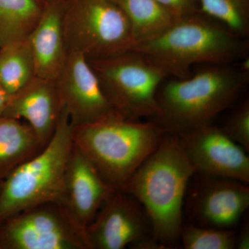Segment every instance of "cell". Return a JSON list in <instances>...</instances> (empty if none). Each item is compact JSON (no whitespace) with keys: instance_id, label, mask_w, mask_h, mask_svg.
I'll return each mask as SVG.
<instances>
[{"instance_id":"cell-12","label":"cell","mask_w":249,"mask_h":249,"mask_svg":"<svg viewBox=\"0 0 249 249\" xmlns=\"http://www.w3.org/2000/svg\"><path fill=\"white\" fill-rule=\"evenodd\" d=\"M192 200L196 225L230 229L240 222L249 206V187L229 178L205 176Z\"/></svg>"},{"instance_id":"cell-7","label":"cell","mask_w":249,"mask_h":249,"mask_svg":"<svg viewBox=\"0 0 249 249\" xmlns=\"http://www.w3.org/2000/svg\"><path fill=\"white\" fill-rule=\"evenodd\" d=\"M62 24L68 52L87 59L113 56L134 46L125 15L108 0H64Z\"/></svg>"},{"instance_id":"cell-11","label":"cell","mask_w":249,"mask_h":249,"mask_svg":"<svg viewBox=\"0 0 249 249\" xmlns=\"http://www.w3.org/2000/svg\"><path fill=\"white\" fill-rule=\"evenodd\" d=\"M62 107L73 127L119 115L103 92L99 80L85 55L69 52L55 79Z\"/></svg>"},{"instance_id":"cell-9","label":"cell","mask_w":249,"mask_h":249,"mask_svg":"<svg viewBox=\"0 0 249 249\" xmlns=\"http://www.w3.org/2000/svg\"><path fill=\"white\" fill-rule=\"evenodd\" d=\"M85 231L89 249H123L153 237L142 205L119 189L108 196Z\"/></svg>"},{"instance_id":"cell-13","label":"cell","mask_w":249,"mask_h":249,"mask_svg":"<svg viewBox=\"0 0 249 249\" xmlns=\"http://www.w3.org/2000/svg\"><path fill=\"white\" fill-rule=\"evenodd\" d=\"M115 190L73 144L65 173L61 204L76 222L86 229L103 203Z\"/></svg>"},{"instance_id":"cell-28","label":"cell","mask_w":249,"mask_h":249,"mask_svg":"<svg viewBox=\"0 0 249 249\" xmlns=\"http://www.w3.org/2000/svg\"><path fill=\"white\" fill-rule=\"evenodd\" d=\"M108 1H111V2L113 3H115V4L117 2V0H108Z\"/></svg>"},{"instance_id":"cell-20","label":"cell","mask_w":249,"mask_h":249,"mask_svg":"<svg viewBox=\"0 0 249 249\" xmlns=\"http://www.w3.org/2000/svg\"><path fill=\"white\" fill-rule=\"evenodd\" d=\"M199 11L239 37L249 36V0H199Z\"/></svg>"},{"instance_id":"cell-4","label":"cell","mask_w":249,"mask_h":249,"mask_svg":"<svg viewBox=\"0 0 249 249\" xmlns=\"http://www.w3.org/2000/svg\"><path fill=\"white\" fill-rule=\"evenodd\" d=\"M166 134L153 121L141 123L116 115L73 127L72 139L101 177L121 190Z\"/></svg>"},{"instance_id":"cell-23","label":"cell","mask_w":249,"mask_h":249,"mask_svg":"<svg viewBox=\"0 0 249 249\" xmlns=\"http://www.w3.org/2000/svg\"><path fill=\"white\" fill-rule=\"evenodd\" d=\"M157 1L170 10L178 19L200 13L199 0H157Z\"/></svg>"},{"instance_id":"cell-15","label":"cell","mask_w":249,"mask_h":249,"mask_svg":"<svg viewBox=\"0 0 249 249\" xmlns=\"http://www.w3.org/2000/svg\"><path fill=\"white\" fill-rule=\"evenodd\" d=\"M63 1L47 3L43 13L27 41L36 77L55 80L68 54L63 24Z\"/></svg>"},{"instance_id":"cell-27","label":"cell","mask_w":249,"mask_h":249,"mask_svg":"<svg viewBox=\"0 0 249 249\" xmlns=\"http://www.w3.org/2000/svg\"><path fill=\"white\" fill-rule=\"evenodd\" d=\"M37 1H40V2L42 3V4H46L45 1H44V0H37Z\"/></svg>"},{"instance_id":"cell-3","label":"cell","mask_w":249,"mask_h":249,"mask_svg":"<svg viewBox=\"0 0 249 249\" xmlns=\"http://www.w3.org/2000/svg\"><path fill=\"white\" fill-rule=\"evenodd\" d=\"M131 50L145 55L178 78L190 76L199 63L228 65L248 58L247 39L201 13L178 20L158 37L137 44Z\"/></svg>"},{"instance_id":"cell-29","label":"cell","mask_w":249,"mask_h":249,"mask_svg":"<svg viewBox=\"0 0 249 249\" xmlns=\"http://www.w3.org/2000/svg\"><path fill=\"white\" fill-rule=\"evenodd\" d=\"M1 180L2 179H1V178H0V188H1Z\"/></svg>"},{"instance_id":"cell-18","label":"cell","mask_w":249,"mask_h":249,"mask_svg":"<svg viewBox=\"0 0 249 249\" xmlns=\"http://www.w3.org/2000/svg\"><path fill=\"white\" fill-rule=\"evenodd\" d=\"M45 6L37 0H0V48L27 40Z\"/></svg>"},{"instance_id":"cell-16","label":"cell","mask_w":249,"mask_h":249,"mask_svg":"<svg viewBox=\"0 0 249 249\" xmlns=\"http://www.w3.org/2000/svg\"><path fill=\"white\" fill-rule=\"evenodd\" d=\"M45 146L27 123L0 116V178H6Z\"/></svg>"},{"instance_id":"cell-10","label":"cell","mask_w":249,"mask_h":249,"mask_svg":"<svg viewBox=\"0 0 249 249\" xmlns=\"http://www.w3.org/2000/svg\"><path fill=\"white\" fill-rule=\"evenodd\" d=\"M177 137L196 173L249 184L247 151L229 138L221 127L209 124Z\"/></svg>"},{"instance_id":"cell-25","label":"cell","mask_w":249,"mask_h":249,"mask_svg":"<svg viewBox=\"0 0 249 249\" xmlns=\"http://www.w3.org/2000/svg\"><path fill=\"white\" fill-rule=\"evenodd\" d=\"M10 98H11V96L9 93L0 85V116H2L4 114Z\"/></svg>"},{"instance_id":"cell-17","label":"cell","mask_w":249,"mask_h":249,"mask_svg":"<svg viewBox=\"0 0 249 249\" xmlns=\"http://www.w3.org/2000/svg\"><path fill=\"white\" fill-rule=\"evenodd\" d=\"M116 4L128 20L134 46L158 37L178 19L157 0H117Z\"/></svg>"},{"instance_id":"cell-14","label":"cell","mask_w":249,"mask_h":249,"mask_svg":"<svg viewBox=\"0 0 249 249\" xmlns=\"http://www.w3.org/2000/svg\"><path fill=\"white\" fill-rule=\"evenodd\" d=\"M61 111L55 80L35 77L11 96L2 116L24 119L46 145L53 137Z\"/></svg>"},{"instance_id":"cell-1","label":"cell","mask_w":249,"mask_h":249,"mask_svg":"<svg viewBox=\"0 0 249 249\" xmlns=\"http://www.w3.org/2000/svg\"><path fill=\"white\" fill-rule=\"evenodd\" d=\"M196 173L177 135L167 133L121 189L142 205L151 223L152 237L165 248L180 240L183 201Z\"/></svg>"},{"instance_id":"cell-22","label":"cell","mask_w":249,"mask_h":249,"mask_svg":"<svg viewBox=\"0 0 249 249\" xmlns=\"http://www.w3.org/2000/svg\"><path fill=\"white\" fill-rule=\"evenodd\" d=\"M231 140L249 151V102L246 101L228 118L221 127Z\"/></svg>"},{"instance_id":"cell-8","label":"cell","mask_w":249,"mask_h":249,"mask_svg":"<svg viewBox=\"0 0 249 249\" xmlns=\"http://www.w3.org/2000/svg\"><path fill=\"white\" fill-rule=\"evenodd\" d=\"M0 249H89L85 229L61 203L33 206L0 222Z\"/></svg>"},{"instance_id":"cell-26","label":"cell","mask_w":249,"mask_h":249,"mask_svg":"<svg viewBox=\"0 0 249 249\" xmlns=\"http://www.w3.org/2000/svg\"><path fill=\"white\" fill-rule=\"evenodd\" d=\"M64 1V0H44V1H45V4H47V3L49 2H53V1Z\"/></svg>"},{"instance_id":"cell-5","label":"cell","mask_w":249,"mask_h":249,"mask_svg":"<svg viewBox=\"0 0 249 249\" xmlns=\"http://www.w3.org/2000/svg\"><path fill=\"white\" fill-rule=\"evenodd\" d=\"M73 126L62 107L56 129L37 155L1 180L0 222L44 203H61L67 164L73 146Z\"/></svg>"},{"instance_id":"cell-2","label":"cell","mask_w":249,"mask_h":249,"mask_svg":"<svg viewBox=\"0 0 249 249\" xmlns=\"http://www.w3.org/2000/svg\"><path fill=\"white\" fill-rule=\"evenodd\" d=\"M249 62V58L244 59L239 67L211 65L193 76L160 85L159 114L153 122L175 135L211 124L248 83Z\"/></svg>"},{"instance_id":"cell-24","label":"cell","mask_w":249,"mask_h":249,"mask_svg":"<svg viewBox=\"0 0 249 249\" xmlns=\"http://www.w3.org/2000/svg\"><path fill=\"white\" fill-rule=\"evenodd\" d=\"M236 249H249V224L247 221L244 222L241 227L240 232H237Z\"/></svg>"},{"instance_id":"cell-6","label":"cell","mask_w":249,"mask_h":249,"mask_svg":"<svg viewBox=\"0 0 249 249\" xmlns=\"http://www.w3.org/2000/svg\"><path fill=\"white\" fill-rule=\"evenodd\" d=\"M88 60L106 98L119 116L129 121L157 117V93L169 76L162 67L132 50Z\"/></svg>"},{"instance_id":"cell-19","label":"cell","mask_w":249,"mask_h":249,"mask_svg":"<svg viewBox=\"0 0 249 249\" xmlns=\"http://www.w3.org/2000/svg\"><path fill=\"white\" fill-rule=\"evenodd\" d=\"M36 77L27 40L0 48V85L12 96Z\"/></svg>"},{"instance_id":"cell-21","label":"cell","mask_w":249,"mask_h":249,"mask_svg":"<svg viewBox=\"0 0 249 249\" xmlns=\"http://www.w3.org/2000/svg\"><path fill=\"white\" fill-rule=\"evenodd\" d=\"M237 236L234 229L183 224L180 240L186 249H232L236 247Z\"/></svg>"}]
</instances>
